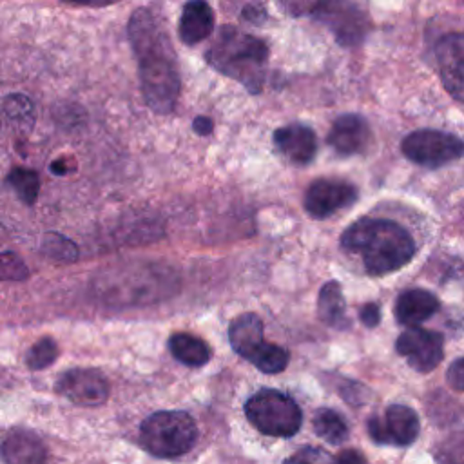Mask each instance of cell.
<instances>
[{"mask_svg":"<svg viewBox=\"0 0 464 464\" xmlns=\"http://www.w3.org/2000/svg\"><path fill=\"white\" fill-rule=\"evenodd\" d=\"M129 38L138 58L145 103L158 114L172 112L181 83L167 33L149 9H138L129 20Z\"/></svg>","mask_w":464,"mask_h":464,"instance_id":"1","label":"cell"},{"mask_svg":"<svg viewBox=\"0 0 464 464\" xmlns=\"http://www.w3.org/2000/svg\"><path fill=\"white\" fill-rule=\"evenodd\" d=\"M341 245L361 254L366 272L384 276L402 268L415 254L410 232L395 221L362 218L352 223L341 236Z\"/></svg>","mask_w":464,"mask_h":464,"instance_id":"2","label":"cell"},{"mask_svg":"<svg viewBox=\"0 0 464 464\" xmlns=\"http://www.w3.org/2000/svg\"><path fill=\"white\" fill-rule=\"evenodd\" d=\"M207 60L221 74L241 82L250 92H257L265 82L268 47L254 34L225 25L210 44Z\"/></svg>","mask_w":464,"mask_h":464,"instance_id":"3","label":"cell"},{"mask_svg":"<svg viewBox=\"0 0 464 464\" xmlns=\"http://www.w3.org/2000/svg\"><path fill=\"white\" fill-rule=\"evenodd\" d=\"M198 437L194 419L185 411H156L140 428L143 448L156 457H179L187 453Z\"/></svg>","mask_w":464,"mask_h":464,"instance_id":"4","label":"cell"},{"mask_svg":"<svg viewBox=\"0 0 464 464\" xmlns=\"http://www.w3.org/2000/svg\"><path fill=\"white\" fill-rule=\"evenodd\" d=\"M248 420L265 435L292 437L299 431L303 415L288 395L277 390H259L245 404Z\"/></svg>","mask_w":464,"mask_h":464,"instance_id":"5","label":"cell"},{"mask_svg":"<svg viewBox=\"0 0 464 464\" xmlns=\"http://www.w3.org/2000/svg\"><path fill=\"white\" fill-rule=\"evenodd\" d=\"M312 16L335 36L337 44L346 47L362 44L370 31L366 13L352 0H317Z\"/></svg>","mask_w":464,"mask_h":464,"instance_id":"6","label":"cell"},{"mask_svg":"<svg viewBox=\"0 0 464 464\" xmlns=\"http://www.w3.org/2000/svg\"><path fill=\"white\" fill-rule=\"evenodd\" d=\"M402 154L422 167L437 169L464 156V141L444 130L420 129L402 140Z\"/></svg>","mask_w":464,"mask_h":464,"instance_id":"7","label":"cell"},{"mask_svg":"<svg viewBox=\"0 0 464 464\" xmlns=\"http://www.w3.org/2000/svg\"><path fill=\"white\" fill-rule=\"evenodd\" d=\"M419 417L406 404H392L382 415H375L368 420V435L377 444L408 446L419 435Z\"/></svg>","mask_w":464,"mask_h":464,"instance_id":"8","label":"cell"},{"mask_svg":"<svg viewBox=\"0 0 464 464\" xmlns=\"http://www.w3.org/2000/svg\"><path fill=\"white\" fill-rule=\"evenodd\" d=\"M395 348L413 370L426 373L442 361L444 341L437 332L424 330L420 326H408L397 337Z\"/></svg>","mask_w":464,"mask_h":464,"instance_id":"9","label":"cell"},{"mask_svg":"<svg viewBox=\"0 0 464 464\" xmlns=\"http://www.w3.org/2000/svg\"><path fill=\"white\" fill-rule=\"evenodd\" d=\"M56 392L78 406H100L107 401L111 386L98 370L72 368L58 377Z\"/></svg>","mask_w":464,"mask_h":464,"instance_id":"10","label":"cell"},{"mask_svg":"<svg viewBox=\"0 0 464 464\" xmlns=\"http://www.w3.org/2000/svg\"><path fill=\"white\" fill-rule=\"evenodd\" d=\"M357 199V188L343 179H315L304 194V208L312 218L324 219Z\"/></svg>","mask_w":464,"mask_h":464,"instance_id":"11","label":"cell"},{"mask_svg":"<svg viewBox=\"0 0 464 464\" xmlns=\"http://www.w3.org/2000/svg\"><path fill=\"white\" fill-rule=\"evenodd\" d=\"M442 85L451 98L464 103V34L450 33L435 45Z\"/></svg>","mask_w":464,"mask_h":464,"instance_id":"12","label":"cell"},{"mask_svg":"<svg viewBox=\"0 0 464 464\" xmlns=\"http://www.w3.org/2000/svg\"><path fill=\"white\" fill-rule=\"evenodd\" d=\"M326 140L341 156L361 154L370 143V125L361 114L348 112L334 121Z\"/></svg>","mask_w":464,"mask_h":464,"instance_id":"13","label":"cell"},{"mask_svg":"<svg viewBox=\"0 0 464 464\" xmlns=\"http://www.w3.org/2000/svg\"><path fill=\"white\" fill-rule=\"evenodd\" d=\"M274 143L279 152L295 165H306L317 152V136L304 123H288L274 132Z\"/></svg>","mask_w":464,"mask_h":464,"instance_id":"14","label":"cell"},{"mask_svg":"<svg viewBox=\"0 0 464 464\" xmlns=\"http://www.w3.org/2000/svg\"><path fill=\"white\" fill-rule=\"evenodd\" d=\"M5 464H45L47 450L42 439L27 430H13L0 442Z\"/></svg>","mask_w":464,"mask_h":464,"instance_id":"15","label":"cell"},{"mask_svg":"<svg viewBox=\"0 0 464 464\" xmlns=\"http://www.w3.org/2000/svg\"><path fill=\"white\" fill-rule=\"evenodd\" d=\"M214 31V11L205 0H188L179 16V38L183 44L194 45Z\"/></svg>","mask_w":464,"mask_h":464,"instance_id":"16","label":"cell"},{"mask_svg":"<svg viewBox=\"0 0 464 464\" xmlns=\"http://www.w3.org/2000/svg\"><path fill=\"white\" fill-rule=\"evenodd\" d=\"M439 308V299L422 288L402 292L395 301V319L404 326H417L430 319Z\"/></svg>","mask_w":464,"mask_h":464,"instance_id":"17","label":"cell"},{"mask_svg":"<svg viewBox=\"0 0 464 464\" xmlns=\"http://www.w3.org/2000/svg\"><path fill=\"white\" fill-rule=\"evenodd\" d=\"M228 341L236 353L245 357L250 355L263 344V323L256 314H241L228 326Z\"/></svg>","mask_w":464,"mask_h":464,"instance_id":"18","label":"cell"},{"mask_svg":"<svg viewBox=\"0 0 464 464\" xmlns=\"http://www.w3.org/2000/svg\"><path fill=\"white\" fill-rule=\"evenodd\" d=\"M317 312L324 324L332 328H348L350 319L346 314V303L337 281H328L323 285L317 299Z\"/></svg>","mask_w":464,"mask_h":464,"instance_id":"19","label":"cell"},{"mask_svg":"<svg viewBox=\"0 0 464 464\" xmlns=\"http://www.w3.org/2000/svg\"><path fill=\"white\" fill-rule=\"evenodd\" d=\"M169 350L174 355V359L190 368H199L207 364L210 359V348L207 346V343L185 332L174 334L169 339Z\"/></svg>","mask_w":464,"mask_h":464,"instance_id":"20","label":"cell"},{"mask_svg":"<svg viewBox=\"0 0 464 464\" xmlns=\"http://www.w3.org/2000/svg\"><path fill=\"white\" fill-rule=\"evenodd\" d=\"M314 430L317 437L326 440L328 444H341L348 439V424L346 420L330 408H321L314 415Z\"/></svg>","mask_w":464,"mask_h":464,"instance_id":"21","label":"cell"},{"mask_svg":"<svg viewBox=\"0 0 464 464\" xmlns=\"http://www.w3.org/2000/svg\"><path fill=\"white\" fill-rule=\"evenodd\" d=\"M42 254L53 263L65 265L78 259V246L65 236L56 232H47L42 239Z\"/></svg>","mask_w":464,"mask_h":464,"instance_id":"22","label":"cell"},{"mask_svg":"<svg viewBox=\"0 0 464 464\" xmlns=\"http://www.w3.org/2000/svg\"><path fill=\"white\" fill-rule=\"evenodd\" d=\"M263 373H279L288 364V352L277 344L265 343L248 359Z\"/></svg>","mask_w":464,"mask_h":464,"instance_id":"23","label":"cell"},{"mask_svg":"<svg viewBox=\"0 0 464 464\" xmlns=\"http://www.w3.org/2000/svg\"><path fill=\"white\" fill-rule=\"evenodd\" d=\"M4 114L7 121L18 129H31L36 118L33 102L24 94H9L4 100Z\"/></svg>","mask_w":464,"mask_h":464,"instance_id":"24","label":"cell"},{"mask_svg":"<svg viewBox=\"0 0 464 464\" xmlns=\"http://www.w3.org/2000/svg\"><path fill=\"white\" fill-rule=\"evenodd\" d=\"M7 183L25 205H33L36 201L40 192V178L34 170L14 167L7 176Z\"/></svg>","mask_w":464,"mask_h":464,"instance_id":"25","label":"cell"},{"mask_svg":"<svg viewBox=\"0 0 464 464\" xmlns=\"http://www.w3.org/2000/svg\"><path fill=\"white\" fill-rule=\"evenodd\" d=\"M58 357V344L51 337L38 339L27 352L25 362L31 370H42L51 366Z\"/></svg>","mask_w":464,"mask_h":464,"instance_id":"26","label":"cell"},{"mask_svg":"<svg viewBox=\"0 0 464 464\" xmlns=\"http://www.w3.org/2000/svg\"><path fill=\"white\" fill-rule=\"evenodd\" d=\"M29 268L14 252H0V281H24Z\"/></svg>","mask_w":464,"mask_h":464,"instance_id":"27","label":"cell"},{"mask_svg":"<svg viewBox=\"0 0 464 464\" xmlns=\"http://www.w3.org/2000/svg\"><path fill=\"white\" fill-rule=\"evenodd\" d=\"M285 464H328V455L319 448L304 446L297 450Z\"/></svg>","mask_w":464,"mask_h":464,"instance_id":"28","label":"cell"},{"mask_svg":"<svg viewBox=\"0 0 464 464\" xmlns=\"http://www.w3.org/2000/svg\"><path fill=\"white\" fill-rule=\"evenodd\" d=\"M446 379L453 390L464 392V357H460L450 364Z\"/></svg>","mask_w":464,"mask_h":464,"instance_id":"29","label":"cell"},{"mask_svg":"<svg viewBox=\"0 0 464 464\" xmlns=\"http://www.w3.org/2000/svg\"><path fill=\"white\" fill-rule=\"evenodd\" d=\"M359 317H361V321L368 326V328H372V326H377L379 324V321H381V312H379V306L375 304V303H366L362 308H361V312H359Z\"/></svg>","mask_w":464,"mask_h":464,"instance_id":"30","label":"cell"},{"mask_svg":"<svg viewBox=\"0 0 464 464\" xmlns=\"http://www.w3.org/2000/svg\"><path fill=\"white\" fill-rule=\"evenodd\" d=\"M335 464H368L366 459L355 450H344L339 453Z\"/></svg>","mask_w":464,"mask_h":464,"instance_id":"31","label":"cell"},{"mask_svg":"<svg viewBox=\"0 0 464 464\" xmlns=\"http://www.w3.org/2000/svg\"><path fill=\"white\" fill-rule=\"evenodd\" d=\"M192 127H194V130H196L198 134L207 136V134H210V132H212L214 123H212V120H210V118H207V116H198V118L194 120Z\"/></svg>","mask_w":464,"mask_h":464,"instance_id":"32","label":"cell"},{"mask_svg":"<svg viewBox=\"0 0 464 464\" xmlns=\"http://www.w3.org/2000/svg\"><path fill=\"white\" fill-rule=\"evenodd\" d=\"M72 170V163L67 160H56L51 163V172L58 174V176H65Z\"/></svg>","mask_w":464,"mask_h":464,"instance_id":"33","label":"cell"},{"mask_svg":"<svg viewBox=\"0 0 464 464\" xmlns=\"http://www.w3.org/2000/svg\"><path fill=\"white\" fill-rule=\"evenodd\" d=\"M62 2L78 4V5H89V7H105V5L120 2V0H62Z\"/></svg>","mask_w":464,"mask_h":464,"instance_id":"34","label":"cell"}]
</instances>
